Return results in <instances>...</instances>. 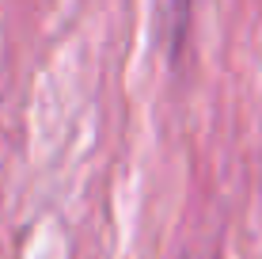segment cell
<instances>
[{"instance_id":"1","label":"cell","mask_w":262,"mask_h":259,"mask_svg":"<svg viewBox=\"0 0 262 259\" xmlns=\"http://www.w3.org/2000/svg\"><path fill=\"white\" fill-rule=\"evenodd\" d=\"M167 12H171V23H167V42H171V57L183 50L186 42V23H190V0H167Z\"/></svg>"}]
</instances>
